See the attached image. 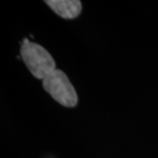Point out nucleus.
<instances>
[{
    "mask_svg": "<svg viewBox=\"0 0 158 158\" xmlns=\"http://www.w3.org/2000/svg\"><path fill=\"white\" fill-rule=\"evenodd\" d=\"M21 56L31 74L37 79L43 80L47 75L56 70V62L47 50L28 38L21 43Z\"/></svg>",
    "mask_w": 158,
    "mask_h": 158,
    "instance_id": "f257e3e1",
    "label": "nucleus"
},
{
    "mask_svg": "<svg viewBox=\"0 0 158 158\" xmlns=\"http://www.w3.org/2000/svg\"><path fill=\"white\" fill-rule=\"evenodd\" d=\"M44 90L53 100L65 107H75L78 103V96L68 76L62 70L56 69L42 80Z\"/></svg>",
    "mask_w": 158,
    "mask_h": 158,
    "instance_id": "f03ea898",
    "label": "nucleus"
},
{
    "mask_svg": "<svg viewBox=\"0 0 158 158\" xmlns=\"http://www.w3.org/2000/svg\"><path fill=\"white\" fill-rule=\"evenodd\" d=\"M45 3L56 15L67 20L77 18L82 9L79 0H46Z\"/></svg>",
    "mask_w": 158,
    "mask_h": 158,
    "instance_id": "7ed1b4c3",
    "label": "nucleus"
}]
</instances>
